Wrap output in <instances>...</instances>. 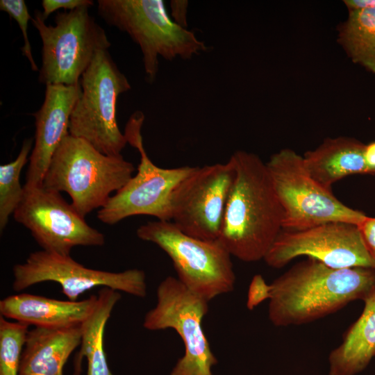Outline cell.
<instances>
[{"mask_svg":"<svg viewBox=\"0 0 375 375\" xmlns=\"http://www.w3.org/2000/svg\"><path fill=\"white\" fill-rule=\"evenodd\" d=\"M373 294L374 268L335 269L307 258L269 285L268 317L278 327L305 324Z\"/></svg>","mask_w":375,"mask_h":375,"instance_id":"1","label":"cell"},{"mask_svg":"<svg viewBox=\"0 0 375 375\" xmlns=\"http://www.w3.org/2000/svg\"><path fill=\"white\" fill-rule=\"evenodd\" d=\"M88 7L58 12L55 25H47L35 10L31 22L42 40L38 81L44 85H79L96 54L111 46L104 29L90 15Z\"/></svg>","mask_w":375,"mask_h":375,"instance_id":"5","label":"cell"},{"mask_svg":"<svg viewBox=\"0 0 375 375\" xmlns=\"http://www.w3.org/2000/svg\"><path fill=\"white\" fill-rule=\"evenodd\" d=\"M33 138L26 139L15 160L0 166V230L6 226L10 216L19 204L24 186L20 184V174L33 149Z\"/></svg>","mask_w":375,"mask_h":375,"instance_id":"22","label":"cell"},{"mask_svg":"<svg viewBox=\"0 0 375 375\" xmlns=\"http://www.w3.org/2000/svg\"><path fill=\"white\" fill-rule=\"evenodd\" d=\"M283 211V230L300 231L319 224L342 222L359 226L367 217L340 201L308 172L303 156L283 149L266 162Z\"/></svg>","mask_w":375,"mask_h":375,"instance_id":"7","label":"cell"},{"mask_svg":"<svg viewBox=\"0 0 375 375\" xmlns=\"http://www.w3.org/2000/svg\"><path fill=\"white\" fill-rule=\"evenodd\" d=\"M364 157L369 174L375 175V141L365 144Z\"/></svg>","mask_w":375,"mask_h":375,"instance_id":"29","label":"cell"},{"mask_svg":"<svg viewBox=\"0 0 375 375\" xmlns=\"http://www.w3.org/2000/svg\"><path fill=\"white\" fill-rule=\"evenodd\" d=\"M363 242L375 264V217H369L358 226Z\"/></svg>","mask_w":375,"mask_h":375,"instance_id":"27","label":"cell"},{"mask_svg":"<svg viewBox=\"0 0 375 375\" xmlns=\"http://www.w3.org/2000/svg\"><path fill=\"white\" fill-rule=\"evenodd\" d=\"M359 317L328 356V375H356L375 357V294L364 301Z\"/></svg>","mask_w":375,"mask_h":375,"instance_id":"19","label":"cell"},{"mask_svg":"<svg viewBox=\"0 0 375 375\" xmlns=\"http://www.w3.org/2000/svg\"><path fill=\"white\" fill-rule=\"evenodd\" d=\"M170 4L174 22L179 26L186 28L188 1L174 0L172 1Z\"/></svg>","mask_w":375,"mask_h":375,"instance_id":"28","label":"cell"},{"mask_svg":"<svg viewBox=\"0 0 375 375\" xmlns=\"http://www.w3.org/2000/svg\"><path fill=\"white\" fill-rule=\"evenodd\" d=\"M338 42L354 63L375 74V8L349 10Z\"/></svg>","mask_w":375,"mask_h":375,"instance_id":"21","label":"cell"},{"mask_svg":"<svg viewBox=\"0 0 375 375\" xmlns=\"http://www.w3.org/2000/svg\"><path fill=\"white\" fill-rule=\"evenodd\" d=\"M230 159L235 177L218 240L231 256L256 262L264 259L283 230V208L259 156L238 151Z\"/></svg>","mask_w":375,"mask_h":375,"instance_id":"2","label":"cell"},{"mask_svg":"<svg viewBox=\"0 0 375 375\" xmlns=\"http://www.w3.org/2000/svg\"><path fill=\"white\" fill-rule=\"evenodd\" d=\"M81 93L70 116L69 135L81 138L101 153L117 156L127 144L118 127V97L131 88L108 50H101L81 77Z\"/></svg>","mask_w":375,"mask_h":375,"instance_id":"8","label":"cell"},{"mask_svg":"<svg viewBox=\"0 0 375 375\" xmlns=\"http://www.w3.org/2000/svg\"><path fill=\"white\" fill-rule=\"evenodd\" d=\"M144 116L134 112L124 130L127 143L137 149L140 162L136 175L115 194L97 212L103 223L113 225L134 215L153 216L161 221H170L169 199L175 187L192 170L194 167L161 168L151 162L143 145L141 130Z\"/></svg>","mask_w":375,"mask_h":375,"instance_id":"10","label":"cell"},{"mask_svg":"<svg viewBox=\"0 0 375 375\" xmlns=\"http://www.w3.org/2000/svg\"><path fill=\"white\" fill-rule=\"evenodd\" d=\"M121 297L119 291L108 288L99 290L93 311L81 325V349L74 360L76 374L80 373L85 357L88 362L87 375H114L107 362L103 337L106 323Z\"/></svg>","mask_w":375,"mask_h":375,"instance_id":"20","label":"cell"},{"mask_svg":"<svg viewBox=\"0 0 375 375\" xmlns=\"http://www.w3.org/2000/svg\"><path fill=\"white\" fill-rule=\"evenodd\" d=\"M133 165L123 156L105 155L87 141L68 135L53 155L43 185L67 192L85 217L103 207L110 194L133 176Z\"/></svg>","mask_w":375,"mask_h":375,"instance_id":"3","label":"cell"},{"mask_svg":"<svg viewBox=\"0 0 375 375\" xmlns=\"http://www.w3.org/2000/svg\"><path fill=\"white\" fill-rule=\"evenodd\" d=\"M97 13L139 46L149 83L156 79L159 56L188 60L208 49L194 32L170 18L162 0H98Z\"/></svg>","mask_w":375,"mask_h":375,"instance_id":"4","label":"cell"},{"mask_svg":"<svg viewBox=\"0 0 375 375\" xmlns=\"http://www.w3.org/2000/svg\"><path fill=\"white\" fill-rule=\"evenodd\" d=\"M300 256L335 269H375L358 226L351 223L331 222L300 231L282 230L263 260L271 267L281 268Z\"/></svg>","mask_w":375,"mask_h":375,"instance_id":"14","label":"cell"},{"mask_svg":"<svg viewBox=\"0 0 375 375\" xmlns=\"http://www.w3.org/2000/svg\"><path fill=\"white\" fill-rule=\"evenodd\" d=\"M156 297V306L145 315L144 328L149 331L173 328L184 344V354L169 375H213L212 367L218 360L201 326L209 302L173 276L160 283Z\"/></svg>","mask_w":375,"mask_h":375,"instance_id":"9","label":"cell"},{"mask_svg":"<svg viewBox=\"0 0 375 375\" xmlns=\"http://www.w3.org/2000/svg\"><path fill=\"white\" fill-rule=\"evenodd\" d=\"M0 10L7 12L11 18L17 22L24 38V45L22 47V54L28 59L31 69L34 72L39 71L40 69L34 60L31 45L28 38V22L29 20L31 21L32 17L29 14L26 2L24 0H1Z\"/></svg>","mask_w":375,"mask_h":375,"instance_id":"24","label":"cell"},{"mask_svg":"<svg viewBox=\"0 0 375 375\" xmlns=\"http://www.w3.org/2000/svg\"><path fill=\"white\" fill-rule=\"evenodd\" d=\"M97 295L83 300H59L29 293L8 296L0 301L1 316L37 328L80 326L93 311Z\"/></svg>","mask_w":375,"mask_h":375,"instance_id":"16","label":"cell"},{"mask_svg":"<svg viewBox=\"0 0 375 375\" xmlns=\"http://www.w3.org/2000/svg\"><path fill=\"white\" fill-rule=\"evenodd\" d=\"M81 342V325L60 328L35 327L27 333L19 375H63L64 365Z\"/></svg>","mask_w":375,"mask_h":375,"instance_id":"17","label":"cell"},{"mask_svg":"<svg viewBox=\"0 0 375 375\" xmlns=\"http://www.w3.org/2000/svg\"><path fill=\"white\" fill-rule=\"evenodd\" d=\"M12 289L25 290L46 281L59 283L70 301H78L85 292L97 287L108 288L138 297L147 295L146 276L142 270L113 272L90 269L69 256L44 250L29 254L24 262L13 266Z\"/></svg>","mask_w":375,"mask_h":375,"instance_id":"13","label":"cell"},{"mask_svg":"<svg viewBox=\"0 0 375 375\" xmlns=\"http://www.w3.org/2000/svg\"><path fill=\"white\" fill-rule=\"evenodd\" d=\"M42 250L69 256L76 246H102L104 235L90 226L60 192L40 185H24V194L13 213Z\"/></svg>","mask_w":375,"mask_h":375,"instance_id":"11","label":"cell"},{"mask_svg":"<svg viewBox=\"0 0 375 375\" xmlns=\"http://www.w3.org/2000/svg\"><path fill=\"white\" fill-rule=\"evenodd\" d=\"M81 93L80 84L46 85L44 102L40 108L32 114L35 117V142L25 185L43 184L53 155L69 135L70 116Z\"/></svg>","mask_w":375,"mask_h":375,"instance_id":"15","label":"cell"},{"mask_svg":"<svg viewBox=\"0 0 375 375\" xmlns=\"http://www.w3.org/2000/svg\"><path fill=\"white\" fill-rule=\"evenodd\" d=\"M365 144L348 137L326 139L316 149L303 156L304 165L319 183L328 189L352 174H369L365 157Z\"/></svg>","mask_w":375,"mask_h":375,"instance_id":"18","label":"cell"},{"mask_svg":"<svg viewBox=\"0 0 375 375\" xmlns=\"http://www.w3.org/2000/svg\"><path fill=\"white\" fill-rule=\"evenodd\" d=\"M344 3L348 10L375 8V0H345Z\"/></svg>","mask_w":375,"mask_h":375,"instance_id":"30","label":"cell"},{"mask_svg":"<svg viewBox=\"0 0 375 375\" xmlns=\"http://www.w3.org/2000/svg\"><path fill=\"white\" fill-rule=\"evenodd\" d=\"M28 326L0 317V375H19Z\"/></svg>","mask_w":375,"mask_h":375,"instance_id":"23","label":"cell"},{"mask_svg":"<svg viewBox=\"0 0 375 375\" xmlns=\"http://www.w3.org/2000/svg\"><path fill=\"white\" fill-rule=\"evenodd\" d=\"M93 5L94 1L91 0H42L43 11L41 12V15L42 19L46 21L52 12L59 9L73 10L79 7L89 8Z\"/></svg>","mask_w":375,"mask_h":375,"instance_id":"26","label":"cell"},{"mask_svg":"<svg viewBox=\"0 0 375 375\" xmlns=\"http://www.w3.org/2000/svg\"><path fill=\"white\" fill-rule=\"evenodd\" d=\"M269 298V285L260 274L255 275L249 287L247 307L251 310Z\"/></svg>","mask_w":375,"mask_h":375,"instance_id":"25","label":"cell"},{"mask_svg":"<svg viewBox=\"0 0 375 375\" xmlns=\"http://www.w3.org/2000/svg\"><path fill=\"white\" fill-rule=\"evenodd\" d=\"M234 177L231 159L226 163L194 167L171 194L170 221L190 236L217 240Z\"/></svg>","mask_w":375,"mask_h":375,"instance_id":"12","label":"cell"},{"mask_svg":"<svg viewBox=\"0 0 375 375\" xmlns=\"http://www.w3.org/2000/svg\"><path fill=\"white\" fill-rule=\"evenodd\" d=\"M136 234L162 249L171 258L179 281L207 301L234 289L232 256L218 239L194 238L172 222L161 220L141 225Z\"/></svg>","mask_w":375,"mask_h":375,"instance_id":"6","label":"cell"}]
</instances>
